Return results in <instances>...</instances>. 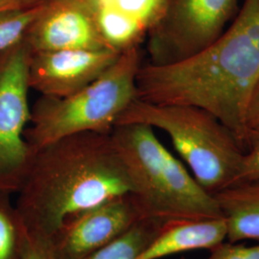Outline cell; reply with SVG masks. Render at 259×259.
Listing matches in <instances>:
<instances>
[{
  "instance_id": "9c48e42d",
  "label": "cell",
  "mask_w": 259,
  "mask_h": 259,
  "mask_svg": "<svg viewBox=\"0 0 259 259\" xmlns=\"http://www.w3.org/2000/svg\"><path fill=\"white\" fill-rule=\"evenodd\" d=\"M119 55L109 48L31 53L29 88L41 96L67 97L98 79Z\"/></svg>"
},
{
  "instance_id": "30bf717a",
  "label": "cell",
  "mask_w": 259,
  "mask_h": 259,
  "mask_svg": "<svg viewBox=\"0 0 259 259\" xmlns=\"http://www.w3.org/2000/svg\"><path fill=\"white\" fill-rule=\"evenodd\" d=\"M24 40L31 53L106 48L83 0H45Z\"/></svg>"
},
{
  "instance_id": "d6986e66",
  "label": "cell",
  "mask_w": 259,
  "mask_h": 259,
  "mask_svg": "<svg viewBox=\"0 0 259 259\" xmlns=\"http://www.w3.org/2000/svg\"><path fill=\"white\" fill-rule=\"evenodd\" d=\"M23 259H59L50 237L26 231L23 244Z\"/></svg>"
},
{
  "instance_id": "8992f818",
  "label": "cell",
  "mask_w": 259,
  "mask_h": 259,
  "mask_svg": "<svg viewBox=\"0 0 259 259\" xmlns=\"http://www.w3.org/2000/svg\"><path fill=\"white\" fill-rule=\"evenodd\" d=\"M238 0H166L147 32L150 63L175 64L202 52L226 30Z\"/></svg>"
},
{
  "instance_id": "6da1fadb",
  "label": "cell",
  "mask_w": 259,
  "mask_h": 259,
  "mask_svg": "<svg viewBox=\"0 0 259 259\" xmlns=\"http://www.w3.org/2000/svg\"><path fill=\"white\" fill-rule=\"evenodd\" d=\"M258 79L259 0H244L230 27L202 52L175 64L141 65L137 98L204 109L244 148L247 104Z\"/></svg>"
},
{
  "instance_id": "2e32d148",
  "label": "cell",
  "mask_w": 259,
  "mask_h": 259,
  "mask_svg": "<svg viewBox=\"0 0 259 259\" xmlns=\"http://www.w3.org/2000/svg\"><path fill=\"white\" fill-rule=\"evenodd\" d=\"M44 1L25 9L0 11V55L24 40L28 29L40 10Z\"/></svg>"
},
{
  "instance_id": "44dd1931",
  "label": "cell",
  "mask_w": 259,
  "mask_h": 259,
  "mask_svg": "<svg viewBox=\"0 0 259 259\" xmlns=\"http://www.w3.org/2000/svg\"><path fill=\"white\" fill-rule=\"evenodd\" d=\"M245 125L247 132L250 130H259V79L251 91L247 104Z\"/></svg>"
},
{
  "instance_id": "3957f363",
  "label": "cell",
  "mask_w": 259,
  "mask_h": 259,
  "mask_svg": "<svg viewBox=\"0 0 259 259\" xmlns=\"http://www.w3.org/2000/svg\"><path fill=\"white\" fill-rule=\"evenodd\" d=\"M111 138L126 168L129 195L141 218L169 221L222 217L213 195L164 147L154 128L135 123L116 125Z\"/></svg>"
},
{
  "instance_id": "52a82bcc",
  "label": "cell",
  "mask_w": 259,
  "mask_h": 259,
  "mask_svg": "<svg viewBox=\"0 0 259 259\" xmlns=\"http://www.w3.org/2000/svg\"><path fill=\"white\" fill-rule=\"evenodd\" d=\"M30 57L25 40L0 55V191L10 194L19 193L35 154L24 137Z\"/></svg>"
},
{
  "instance_id": "5b68a950",
  "label": "cell",
  "mask_w": 259,
  "mask_h": 259,
  "mask_svg": "<svg viewBox=\"0 0 259 259\" xmlns=\"http://www.w3.org/2000/svg\"><path fill=\"white\" fill-rule=\"evenodd\" d=\"M165 132L198 184L213 195L234 185L244 148L232 131L195 106L156 105L135 99L116 121Z\"/></svg>"
},
{
  "instance_id": "8fae6325",
  "label": "cell",
  "mask_w": 259,
  "mask_h": 259,
  "mask_svg": "<svg viewBox=\"0 0 259 259\" xmlns=\"http://www.w3.org/2000/svg\"><path fill=\"white\" fill-rule=\"evenodd\" d=\"M225 240L227 225L222 217L169 220L137 259H160L200 249L212 250Z\"/></svg>"
},
{
  "instance_id": "e0dca14e",
  "label": "cell",
  "mask_w": 259,
  "mask_h": 259,
  "mask_svg": "<svg viewBox=\"0 0 259 259\" xmlns=\"http://www.w3.org/2000/svg\"><path fill=\"white\" fill-rule=\"evenodd\" d=\"M90 4L108 6L139 20L146 27L157 21L166 0H84Z\"/></svg>"
},
{
  "instance_id": "ba28073f",
  "label": "cell",
  "mask_w": 259,
  "mask_h": 259,
  "mask_svg": "<svg viewBox=\"0 0 259 259\" xmlns=\"http://www.w3.org/2000/svg\"><path fill=\"white\" fill-rule=\"evenodd\" d=\"M142 219L129 194L65 221L50 237L59 259H85L116 240Z\"/></svg>"
},
{
  "instance_id": "5bb4252c",
  "label": "cell",
  "mask_w": 259,
  "mask_h": 259,
  "mask_svg": "<svg viewBox=\"0 0 259 259\" xmlns=\"http://www.w3.org/2000/svg\"><path fill=\"white\" fill-rule=\"evenodd\" d=\"M165 222L142 218L116 240L85 259H137L156 238Z\"/></svg>"
},
{
  "instance_id": "7402d4cb",
  "label": "cell",
  "mask_w": 259,
  "mask_h": 259,
  "mask_svg": "<svg viewBox=\"0 0 259 259\" xmlns=\"http://www.w3.org/2000/svg\"><path fill=\"white\" fill-rule=\"evenodd\" d=\"M45 0H0V11L25 9L37 6Z\"/></svg>"
},
{
  "instance_id": "4fadbf2b",
  "label": "cell",
  "mask_w": 259,
  "mask_h": 259,
  "mask_svg": "<svg viewBox=\"0 0 259 259\" xmlns=\"http://www.w3.org/2000/svg\"><path fill=\"white\" fill-rule=\"evenodd\" d=\"M87 4L93 12L96 27L106 48L121 53L132 47H139L147 36L148 28L139 20L108 6Z\"/></svg>"
},
{
  "instance_id": "603a6c76",
  "label": "cell",
  "mask_w": 259,
  "mask_h": 259,
  "mask_svg": "<svg viewBox=\"0 0 259 259\" xmlns=\"http://www.w3.org/2000/svg\"><path fill=\"white\" fill-rule=\"evenodd\" d=\"M180 259H186L185 258V256H183V257H181Z\"/></svg>"
},
{
  "instance_id": "9a60e30c",
  "label": "cell",
  "mask_w": 259,
  "mask_h": 259,
  "mask_svg": "<svg viewBox=\"0 0 259 259\" xmlns=\"http://www.w3.org/2000/svg\"><path fill=\"white\" fill-rule=\"evenodd\" d=\"M11 195L0 191V259H23L26 230Z\"/></svg>"
},
{
  "instance_id": "7a4b0ae2",
  "label": "cell",
  "mask_w": 259,
  "mask_h": 259,
  "mask_svg": "<svg viewBox=\"0 0 259 259\" xmlns=\"http://www.w3.org/2000/svg\"><path fill=\"white\" fill-rule=\"evenodd\" d=\"M131 193L111 133H80L34 154L16 207L28 232L51 237L68 219Z\"/></svg>"
},
{
  "instance_id": "7c38bea8",
  "label": "cell",
  "mask_w": 259,
  "mask_h": 259,
  "mask_svg": "<svg viewBox=\"0 0 259 259\" xmlns=\"http://www.w3.org/2000/svg\"><path fill=\"white\" fill-rule=\"evenodd\" d=\"M213 197L227 225L228 242L259 241V184H234Z\"/></svg>"
},
{
  "instance_id": "ac0fdd59",
  "label": "cell",
  "mask_w": 259,
  "mask_h": 259,
  "mask_svg": "<svg viewBox=\"0 0 259 259\" xmlns=\"http://www.w3.org/2000/svg\"><path fill=\"white\" fill-rule=\"evenodd\" d=\"M259 184V130L247 132L244 142V155L235 184Z\"/></svg>"
},
{
  "instance_id": "ffe728a7",
  "label": "cell",
  "mask_w": 259,
  "mask_h": 259,
  "mask_svg": "<svg viewBox=\"0 0 259 259\" xmlns=\"http://www.w3.org/2000/svg\"><path fill=\"white\" fill-rule=\"evenodd\" d=\"M207 259H259V244L249 247L238 243L224 242L210 250Z\"/></svg>"
},
{
  "instance_id": "277c9868",
  "label": "cell",
  "mask_w": 259,
  "mask_h": 259,
  "mask_svg": "<svg viewBox=\"0 0 259 259\" xmlns=\"http://www.w3.org/2000/svg\"><path fill=\"white\" fill-rule=\"evenodd\" d=\"M140 47L121 52L98 79L67 97L39 96L31 108L24 137L35 153L66 137L87 133L110 134L122 112L138 97Z\"/></svg>"
}]
</instances>
